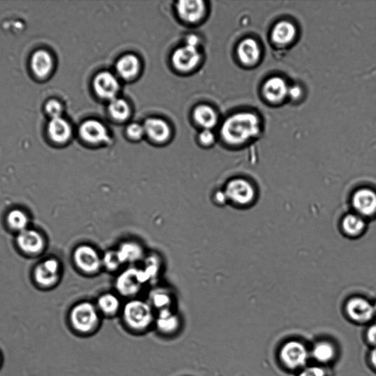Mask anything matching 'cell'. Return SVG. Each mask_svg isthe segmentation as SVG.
I'll use <instances>...</instances> for the list:
<instances>
[{"mask_svg":"<svg viewBox=\"0 0 376 376\" xmlns=\"http://www.w3.org/2000/svg\"><path fill=\"white\" fill-rule=\"evenodd\" d=\"M154 324L164 335H172L177 332L181 321L174 309H165L156 313Z\"/></svg>","mask_w":376,"mask_h":376,"instance_id":"obj_21","label":"cell"},{"mask_svg":"<svg viewBox=\"0 0 376 376\" xmlns=\"http://www.w3.org/2000/svg\"><path fill=\"white\" fill-rule=\"evenodd\" d=\"M54 61L52 55L47 51L40 50L31 58V69L39 77H46L52 72Z\"/></svg>","mask_w":376,"mask_h":376,"instance_id":"obj_24","label":"cell"},{"mask_svg":"<svg viewBox=\"0 0 376 376\" xmlns=\"http://www.w3.org/2000/svg\"><path fill=\"white\" fill-rule=\"evenodd\" d=\"M8 223L11 228L20 232L27 229L28 217L22 210H13L8 215Z\"/></svg>","mask_w":376,"mask_h":376,"instance_id":"obj_33","label":"cell"},{"mask_svg":"<svg viewBox=\"0 0 376 376\" xmlns=\"http://www.w3.org/2000/svg\"><path fill=\"white\" fill-rule=\"evenodd\" d=\"M196 121L205 130H211L217 123V116L214 109L208 105H199L194 114Z\"/></svg>","mask_w":376,"mask_h":376,"instance_id":"obj_28","label":"cell"},{"mask_svg":"<svg viewBox=\"0 0 376 376\" xmlns=\"http://www.w3.org/2000/svg\"><path fill=\"white\" fill-rule=\"evenodd\" d=\"M144 128L145 133L156 142H164L170 136V130L168 123L160 119H147Z\"/></svg>","mask_w":376,"mask_h":376,"instance_id":"obj_26","label":"cell"},{"mask_svg":"<svg viewBox=\"0 0 376 376\" xmlns=\"http://www.w3.org/2000/svg\"><path fill=\"white\" fill-rule=\"evenodd\" d=\"M237 55L242 65L253 68L258 65L261 61L262 47L255 39L246 38L239 44Z\"/></svg>","mask_w":376,"mask_h":376,"instance_id":"obj_11","label":"cell"},{"mask_svg":"<svg viewBox=\"0 0 376 376\" xmlns=\"http://www.w3.org/2000/svg\"><path fill=\"white\" fill-rule=\"evenodd\" d=\"M199 43V39L195 35H191L188 36L186 40V45L195 47V48H197Z\"/></svg>","mask_w":376,"mask_h":376,"instance_id":"obj_41","label":"cell"},{"mask_svg":"<svg viewBox=\"0 0 376 376\" xmlns=\"http://www.w3.org/2000/svg\"><path fill=\"white\" fill-rule=\"evenodd\" d=\"M108 109L112 117L119 121L126 120L130 115V107L123 99L116 98L111 100Z\"/></svg>","mask_w":376,"mask_h":376,"instance_id":"obj_31","label":"cell"},{"mask_svg":"<svg viewBox=\"0 0 376 376\" xmlns=\"http://www.w3.org/2000/svg\"><path fill=\"white\" fill-rule=\"evenodd\" d=\"M317 361L326 363L330 362L335 356V349L331 343L321 342L316 344L312 352Z\"/></svg>","mask_w":376,"mask_h":376,"instance_id":"obj_32","label":"cell"},{"mask_svg":"<svg viewBox=\"0 0 376 376\" xmlns=\"http://www.w3.org/2000/svg\"><path fill=\"white\" fill-rule=\"evenodd\" d=\"M45 109L46 114L52 119L61 117L62 107L61 104L55 100H51L47 102L45 105Z\"/></svg>","mask_w":376,"mask_h":376,"instance_id":"obj_34","label":"cell"},{"mask_svg":"<svg viewBox=\"0 0 376 376\" xmlns=\"http://www.w3.org/2000/svg\"><path fill=\"white\" fill-rule=\"evenodd\" d=\"M300 376H325V373L321 368L310 367L303 370Z\"/></svg>","mask_w":376,"mask_h":376,"instance_id":"obj_39","label":"cell"},{"mask_svg":"<svg viewBox=\"0 0 376 376\" xmlns=\"http://www.w3.org/2000/svg\"><path fill=\"white\" fill-rule=\"evenodd\" d=\"M103 272L116 275L125 267L116 248H109L102 253Z\"/></svg>","mask_w":376,"mask_h":376,"instance_id":"obj_30","label":"cell"},{"mask_svg":"<svg viewBox=\"0 0 376 376\" xmlns=\"http://www.w3.org/2000/svg\"><path fill=\"white\" fill-rule=\"evenodd\" d=\"M353 207L360 216L372 217L376 215V192L370 188H362L352 198Z\"/></svg>","mask_w":376,"mask_h":376,"instance_id":"obj_12","label":"cell"},{"mask_svg":"<svg viewBox=\"0 0 376 376\" xmlns=\"http://www.w3.org/2000/svg\"><path fill=\"white\" fill-rule=\"evenodd\" d=\"M60 264L54 259H50L40 263L35 271V278L38 283L43 287H50L55 283L59 278Z\"/></svg>","mask_w":376,"mask_h":376,"instance_id":"obj_19","label":"cell"},{"mask_svg":"<svg viewBox=\"0 0 376 376\" xmlns=\"http://www.w3.org/2000/svg\"><path fill=\"white\" fill-rule=\"evenodd\" d=\"M280 356L286 366L290 369H297L306 365L308 352L302 343L291 341L281 349Z\"/></svg>","mask_w":376,"mask_h":376,"instance_id":"obj_9","label":"cell"},{"mask_svg":"<svg viewBox=\"0 0 376 376\" xmlns=\"http://www.w3.org/2000/svg\"><path fill=\"white\" fill-rule=\"evenodd\" d=\"M289 87L290 85L283 77L271 76L262 85V96L271 105H280L288 99Z\"/></svg>","mask_w":376,"mask_h":376,"instance_id":"obj_8","label":"cell"},{"mask_svg":"<svg viewBox=\"0 0 376 376\" xmlns=\"http://www.w3.org/2000/svg\"><path fill=\"white\" fill-rule=\"evenodd\" d=\"M149 282L140 266H128L116 275L114 291L125 300L140 297L149 288Z\"/></svg>","mask_w":376,"mask_h":376,"instance_id":"obj_2","label":"cell"},{"mask_svg":"<svg viewBox=\"0 0 376 376\" xmlns=\"http://www.w3.org/2000/svg\"><path fill=\"white\" fill-rule=\"evenodd\" d=\"M370 360L373 367L376 369V347L371 352Z\"/></svg>","mask_w":376,"mask_h":376,"instance_id":"obj_42","label":"cell"},{"mask_svg":"<svg viewBox=\"0 0 376 376\" xmlns=\"http://www.w3.org/2000/svg\"><path fill=\"white\" fill-rule=\"evenodd\" d=\"M80 134L86 142L101 144L111 142L108 132L104 125L96 120H88L82 123Z\"/></svg>","mask_w":376,"mask_h":376,"instance_id":"obj_16","label":"cell"},{"mask_svg":"<svg viewBox=\"0 0 376 376\" xmlns=\"http://www.w3.org/2000/svg\"><path fill=\"white\" fill-rule=\"evenodd\" d=\"M349 316L357 323L370 321L375 316L373 305L363 297H353L347 304Z\"/></svg>","mask_w":376,"mask_h":376,"instance_id":"obj_17","label":"cell"},{"mask_svg":"<svg viewBox=\"0 0 376 376\" xmlns=\"http://www.w3.org/2000/svg\"><path fill=\"white\" fill-rule=\"evenodd\" d=\"M147 300L136 297L123 303L121 310L123 321L132 330H147L154 323L155 313Z\"/></svg>","mask_w":376,"mask_h":376,"instance_id":"obj_3","label":"cell"},{"mask_svg":"<svg viewBox=\"0 0 376 376\" xmlns=\"http://www.w3.org/2000/svg\"><path fill=\"white\" fill-rule=\"evenodd\" d=\"M72 130L69 123L62 117L52 119L48 124V134L54 142L65 144L70 139Z\"/></svg>","mask_w":376,"mask_h":376,"instance_id":"obj_25","label":"cell"},{"mask_svg":"<svg viewBox=\"0 0 376 376\" xmlns=\"http://www.w3.org/2000/svg\"><path fill=\"white\" fill-rule=\"evenodd\" d=\"M297 37V27L289 20H281L277 22L271 33V41L279 48H286L291 46Z\"/></svg>","mask_w":376,"mask_h":376,"instance_id":"obj_13","label":"cell"},{"mask_svg":"<svg viewBox=\"0 0 376 376\" xmlns=\"http://www.w3.org/2000/svg\"><path fill=\"white\" fill-rule=\"evenodd\" d=\"M199 140L202 145L210 146L214 143L215 135L211 130H203L199 135Z\"/></svg>","mask_w":376,"mask_h":376,"instance_id":"obj_38","label":"cell"},{"mask_svg":"<svg viewBox=\"0 0 376 376\" xmlns=\"http://www.w3.org/2000/svg\"><path fill=\"white\" fill-rule=\"evenodd\" d=\"M139 266L147 276L150 287L159 283L164 271L163 260L160 254L148 253L142 263Z\"/></svg>","mask_w":376,"mask_h":376,"instance_id":"obj_18","label":"cell"},{"mask_svg":"<svg viewBox=\"0 0 376 376\" xmlns=\"http://www.w3.org/2000/svg\"><path fill=\"white\" fill-rule=\"evenodd\" d=\"M127 132L128 135L134 140H139L146 134L143 125L137 123L129 125Z\"/></svg>","mask_w":376,"mask_h":376,"instance_id":"obj_35","label":"cell"},{"mask_svg":"<svg viewBox=\"0 0 376 376\" xmlns=\"http://www.w3.org/2000/svg\"><path fill=\"white\" fill-rule=\"evenodd\" d=\"M211 199L214 205L217 207H223L229 203L224 189L215 191Z\"/></svg>","mask_w":376,"mask_h":376,"instance_id":"obj_37","label":"cell"},{"mask_svg":"<svg viewBox=\"0 0 376 376\" xmlns=\"http://www.w3.org/2000/svg\"><path fill=\"white\" fill-rule=\"evenodd\" d=\"M342 229L348 236L358 237L366 229L365 218L356 213L349 214L343 218Z\"/></svg>","mask_w":376,"mask_h":376,"instance_id":"obj_27","label":"cell"},{"mask_svg":"<svg viewBox=\"0 0 376 376\" xmlns=\"http://www.w3.org/2000/svg\"><path fill=\"white\" fill-rule=\"evenodd\" d=\"M100 313L95 304L83 302L74 306L71 311V323L76 331L88 334L100 323Z\"/></svg>","mask_w":376,"mask_h":376,"instance_id":"obj_5","label":"cell"},{"mask_svg":"<svg viewBox=\"0 0 376 376\" xmlns=\"http://www.w3.org/2000/svg\"><path fill=\"white\" fill-rule=\"evenodd\" d=\"M224 191L228 203L237 207L248 206L255 201L256 196L253 184L243 178L230 180L226 183Z\"/></svg>","mask_w":376,"mask_h":376,"instance_id":"obj_6","label":"cell"},{"mask_svg":"<svg viewBox=\"0 0 376 376\" xmlns=\"http://www.w3.org/2000/svg\"><path fill=\"white\" fill-rule=\"evenodd\" d=\"M304 96V90L300 85L294 84L290 86L288 90V99L293 102H297L302 100Z\"/></svg>","mask_w":376,"mask_h":376,"instance_id":"obj_36","label":"cell"},{"mask_svg":"<svg viewBox=\"0 0 376 376\" xmlns=\"http://www.w3.org/2000/svg\"><path fill=\"white\" fill-rule=\"evenodd\" d=\"M116 249L125 268L140 265L149 253L144 243L135 239L121 241Z\"/></svg>","mask_w":376,"mask_h":376,"instance_id":"obj_7","label":"cell"},{"mask_svg":"<svg viewBox=\"0 0 376 376\" xmlns=\"http://www.w3.org/2000/svg\"><path fill=\"white\" fill-rule=\"evenodd\" d=\"M93 87L99 97L109 100L116 98L120 88L116 77L108 72L98 74L94 79Z\"/></svg>","mask_w":376,"mask_h":376,"instance_id":"obj_14","label":"cell"},{"mask_svg":"<svg viewBox=\"0 0 376 376\" xmlns=\"http://www.w3.org/2000/svg\"><path fill=\"white\" fill-rule=\"evenodd\" d=\"M180 17L187 22L194 23L199 21L206 11L205 3L201 0H184L177 4Z\"/></svg>","mask_w":376,"mask_h":376,"instance_id":"obj_22","label":"cell"},{"mask_svg":"<svg viewBox=\"0 0 376 376\" xmlns=\"http://www.w3.org/2000/svg\"><path fill=\"white\" fill-rule=\"evenodd\" d=\"M140 68L138 58L133 55L122 57L117 62L116 69L121 76L125 79H130L135 76Z\"/></svg>","mask_w":376,"mask_h":376,"instance_id":"obj_29","label":"cell"},{"mask_svg":"<svg viewBox=\"0 0 376 376\" xmlns=\"http://www.w3.org/2000/svg\"><path fill=\"white\" fill-rule=\"evenodd\" d=\"M147 300L156 312L174 309L175 295L170 288L159 283L148 289Z\"/></svg>","mask_w":376,"mask_h":376,"instance_id":"obj_10","label":"cell"},{"mask_svg":"<svg viewBox=\"0 0 376 376\" xmlns=\"http://www.w3.org/2000/svg\"><path fill=\"white\" fill-rule=\"evenodd\" d=\"M367 337L370 343L376 347V325H371L368 328Z\"/></svg>","mask_w":376,"mask_h":376,"instance_id":"obj_40","label":"cell"},{"mask_svg":"<svg viewBox=\"0 0 376 376\" xmlns=\"http://www.w3.org/2000/svg\"><path fill=\"white\" fill-rule=\"evenodd\" d=\"M73 258L76 269L88 276H97L103 272L102 253L95 246L90 244L77 246Z\"/></svg>","mask_w":376,"mask_h":376,"instance_id":"obj_4","label":"cell"},{"mask_svg":"<svg viewBox=\"0 0 376 376\" xmlns=\"http://www.w3.org/2000/svg\"><path fill=\"white\" fill-rule=\"evenodd\" d=\"M101 316L114 317L121 312L123 302L121 297L115 292L102 293L95 303Z\"/></svg>","mask_w":376,"mask_h":376,"instance_id":"obj_20","label":"cell"},{"mask_svg":"<svg viewBox=\"0 0 376 376\" xmlns=\"http://www.w3.org/2000/svg\"><path fill=\"white\" fill-rule=\"evenodd\" d=\"M201 60V55L197 48L185 45L177 49L172 57L175 67L182 72L194 69Z\"/></svg>","mask_w":376,"mask_h":376,"instance_id":"obj_15","label":"cell"},{"mask_svg":"<svg viewBox=\"0 0 376 376\" xmlns=\"http://www.w3.org/2000/svg\"><path fill=\"white\" fill-rule=\"evenodd\" d=\"M262 130L260 116L249 112L234 114L223 123L221 133L225 142L233 147H241L254 140Z\"/></svg>","mask_w":376,"mask_h":376,"instance_id":"obj_1","label":"cell"},{"mask_svg":"<svg viewBox=\"0 0 376 376\" xmlns=\"http://www.w3.org/2000/svg\"><path fill=\"white\" fill-rule=\"evenodd\" d=\"M20 248L27 254H38L43 248L41 235L33 229H25L20 232L18 238Z\"/></svg>","mask_w":376,"mask_h":376,"instance_id":"obj_23","label":"cell"},{"mask_svg":"<svg viewBox=\"0 0 376 376\" xmlns=\"http://www.w3.org/2000/svg\"><path fill=\"white\" fill-rule=\"evenodd\" d=\"M372 305H373V309H374L375 315H376V302Z\"/></svg>","mask_w":376,"mask_h":376,"instance_id":"obj_43","label":"cell"}]
</instances>
